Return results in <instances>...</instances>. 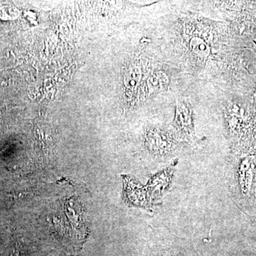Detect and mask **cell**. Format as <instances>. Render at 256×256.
Here are the masks:
<instances>
[{"label":"cell","instance_id":"6","mask_svg":"<svg viewBox=\"0 0 256 256\" xmlns=\"http://www.w3.org/2000/svg\"><path fill=\"white\" fill-rule=\"evenodd\" d=\"M148 89L150 92H160L168 87L169 80L166 74L159 72L153 74L148 80Z\"/></svg>","mask_w":256,"mask_h":256},{"label":"cell","instance_id":"5","mask_svg":"<svg viewBox=\"0 0 256 256\" xmlns=\"http://www.w3.org/2000/svg\"><path fill=\"white\" fill-rule=\"evenodd\" d=\"M141 79H142V72H141L140 67L138 66V64L131 65L128 68L124 78V86L127 88L128 95H133L134 90L138 88Z\"/></svg>","mask_w":256,"mask_h":256},{"label":"cell","instance_id":"4","mask_svg":"<svg viewBox=\"0 0 256 256\" xmlns=\"http://www.w3.org/2000/svg\"><path fill=\"white\" fill-rule=\"evenodd\" d=\"M175 124L176 128L185 137L192 138L193 136L192 112L184 102L178 104Z\"/></svg>","mask_w":256,"mask_h":256},{"label":"cell","instance_id":"3","mask_svg":"<svg viewBox=\"0 0 256 256\" xmlns=\"http://www.w3.org/2000/svg\"><path fill=\"white\" fill-rule=\"evenodd\" d=\"M126 180V196L128 201L132 204L137 206L150 208L151 200L148 191L146 188H139L137 185L133 184L132 182Z\"/></svg>","mask_w":256,"mask_h":256},{"label":"cell","instance_id":"2","mask_svg":"<svg viewBox=\"0 0 256 256\" xmlns=\"http://www.w3.org/2000/svg\"><path fill=\"white\" fill-rule=\"evenodd\" d=\"M146 144L152 152L160 156L169 154L173 149V141L169 134L159 130H150L146 134Z\"/></svg>","mask_w":256,"mask_h":256},{"label":"cell","instance_id":"7","mask_svg":"<svg viewBox=\"0 0 256 256\" xmlns=\"http://www.w3.org/2000/svg\"><path fill=\"white\" fill-rule=\"evenodd\" d=\"M192 52L196 55L198 58H206L210 54V48L206 42L203 41L202 38H194L192 40L190 43Z\"/></svg>","mask_w":256,"mask_h":256},{"label":"cell","instance_id":"1","mask_svg":"<svg viewBox=\"0 0 256 256\" xmlns=\"http://www.w3.org/2000/svg\"><path fill=\"white\" fill-rule=\"evenodd\" d=\"M174 171V165H172L166 170L154 174L150 180L146 188L152 202L160 198L168 191L171 184Z\"/></svg>","mask_w":256,"mask_h":256}]
</instances>
